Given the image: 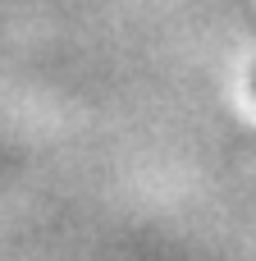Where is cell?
<instances>
[{"instance_id":"1","label":"cell","mask_w":256,"mask_h":261,"mask_svg":"<svg viewBox=\"0 0 256 261\" xmlns=\"http://www.w3.org/2000/svg\"><path fill=\"white\" fill-rule=\"evenodd\" d=\"M252 92H256V73H252Z\"/></svg>"}]
</instances>
